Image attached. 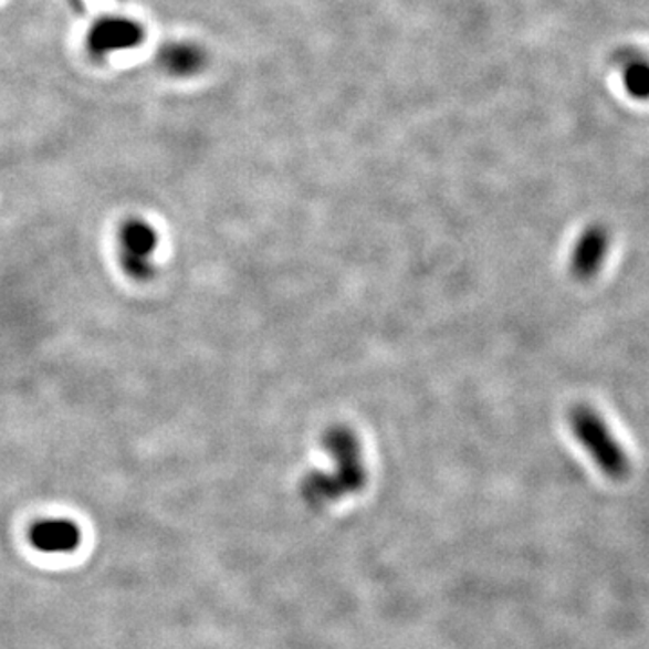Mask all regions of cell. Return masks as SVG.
Wrapping results in <instances>:
<instances>
[{
	"mask_svg": "<svg viewBox=\"0 0 649 649\" xmlns=\"http://www.w3.org/2000/svg\"><path fill=\"white\" fill-rule=\"evenodd\" d=\"M610 250V234L599 226H592L583 231L571 254V271L574 279L592 280L605 264L606 254Z\"/></svg>",
	"mask_w": 649,
	"mask_h": 649,
	"instance_id": "obj_5",
	"label": "cell"
},
{
	"mask_svg": "<svg viewBox=\"0 0 649 649\" xmlns=\"http://www.w3.org/2000/svg\"><path fill=\"white\" fill-rule=\"evenodd\" d=\"M208 64L205 48L193 42H171L159 53V65L176 78L196 76Z\"/></svg>",
	"mask_w": 649,
	"mask_h": 649,
	"instance_id": "obj_6",
	"label": "cell"
},
{
	"mask_svg": "<svg viewBox=\"0 0 649 649\" xmlns=\"http://www.w3.org/2000/svg\"><path fill=\"white\" fill-rule=\"evenodd\" d=\"M322 442L336 468L328 473L313 471L300 483L302 499L311 507H323L348 494L359 493L367 483L363 448L350 428L334 426L323 435Z\"/></svg>",
	"mask_w": 649,
	"mask_h": 649,
	"instance_id": "obj_1",
	"label": "cell"
},
{
	"mask_svg": "<svg viewBox=\"0 0 649 649\" xmlns=\"http://www.w3.org/2000/svg\"><path fill=\"white\" fill-rule=\"evenodd\" d=\"M625 84L635 98H649V64L645 60H631L625 69Z\"/></svg>",
	"mask_w": 649,
	"mask_h": 649,
	"instance_id": "obj_8",
	"label": "cell"
},
{
	"mask_svg": "<svg viewBox=\"0 0 649 649\" xmlns=\"http://www.w3.org/2000/svg\"><path fill=\"white\" fill-rule=\"evenodd\" d=\"M145 39V30L136 20L125 17H105L93 25L87 44L94 54L105 56L108 53L134 50Z\"/></svg>",
	"mask_w": 649,
	"mask_h": 649,
	"instance_id": "obj_3",
	"label": "cell"
},
{
	"mask_svg": "<svg viewBox=\"0 0 649 649\" xmlns=\"http://www.w3.org/2000/svg\"><path fill=\"white\" fill-rule=\"evenodd\" d=\"M157 234L154 228L133 220L122 233V259L127 273L134 279L145 280L151 274V253L156 251Z\"/></svg>",
	"mask_w": 649,
	"mask_h": 649,
	"instance_id": "obj_4",
	"label": "cell"
},
{
	"mask_svg": "<svg viewBox=\"0 0 649 649\" xmlns=\"http://www.w3.org/2000/svg\"><path fill=\"white\" fill-rule=\"evenodd\" d=\"M80 531L67 520H50L34 525L31 543L45 554H65L78 547Z\"/></svg>",
	"mask_w": 649,
	"mask_h": 649,
	"instance_id": "obj_7",
	"label": "cell"
},
{
	"mask_svg": "<svg viewBox=\"0 0 649 649\" xmlns=\"http://www.w3.org/2000/svg\"><path fill=\"white\" fill-rule=\"evenodd\" d=\"M572 433L590 454L597 468L611 480H622L630 474V459L617 442L610 426L588 406H576L568 416Z\"/></svg>",
	"mask_w": 649,
	"mask_h": 649,
	"instance_id": "obj_2",
	"label": "cell"
}]
</instances>
